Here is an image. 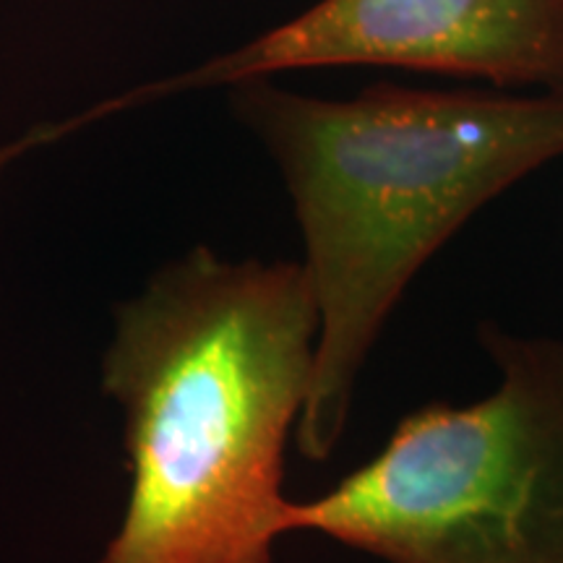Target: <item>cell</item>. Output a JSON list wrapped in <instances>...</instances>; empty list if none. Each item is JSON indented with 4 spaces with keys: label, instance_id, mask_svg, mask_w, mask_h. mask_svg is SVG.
Listing matches in <instances>:
<instances>
[{
    "label": "cell",
    "instance_id": "6da1fadb",
    "mask_svg": "<svg viewBox=\"0 0 563 563\" xmlns=\"http://www.w3.org/2000/svg\"><path fill=\"white\" fill-rule=\"evenodd\" d=\"M316 336L295 262L199 249L125 302L102 378L123 410L131 493L100 563H274Z\"/></svg>",
    "mask_w": 563,
    "mask_h": 563
},
{
    "label": "cell",
    "instance_id": "7a4b0ae2",
    "mask_svg": "<svg viewBox=\"0 0 563 563\" xmlns=\"http://www.w3.org/2000/svg\"><path fill=\"white\" fill-rule=\"evenodd\" d=\"M238 110L279 162L306 243L319 336L295 443L323 462L422 266L485 203L563 157V91L376 84L355 100H319L256 79L238 84Z\"/></svg>",
    "mask_w": 563,
    "mask_h": 563
},
{
    "label": "cell",
    "instance_id": "3957f363",
    "mask_svg": "<svg viewBox=\"0 0 563 563\" xmlns=\"http://www.w3.org/2000/svg\"><path fill=\"white\" fill-rule=\"evenodd\" d=\"M498 386L431 402L285 532H316L386 563H563V340L483 323Z\"/></svg>",
    "mask_w": 563,
    "mask_h": 563
},
{
    "label": "cell",
    "instance_id": "277c9868",
    "mask_svg": "<svg viewBox=\"0 0 563 563\" xmlns=\"http://www.w3.org/2000/svg\"><path fill=\"white\" fill-rule=\"evenodd\" d=\"M327 66H389L563 91V0H321L264 37L178 79L133 89L81 121L170 91Z\"/></svg>",
    "mask_w": 563,
    "mask_h": 563
}]
</instances>
